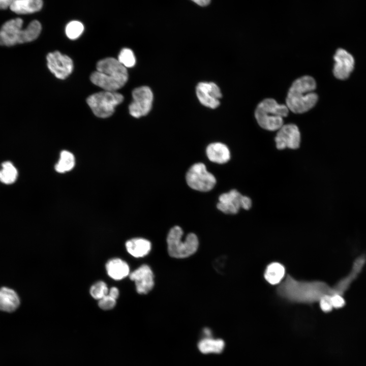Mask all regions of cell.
Listing matches in <instances>:
<instances>
[{"label": "cell", "mask_w": 366, "mask_h": 366, "mask_svg": "<svg viewBox=\"0 0 366 366\" xmlns=\"http://www.w3.org/2000/svg\"><path fill=\"white\" fill-rule=\"evenodd\" d=\"M277 293L290 301L301 303H313L326 295L338 294L334 287L324 282L299 281L289 275L280 284Z\"/></svg>", "instance_id": "6da1fadb"}, {"label": "cell", "mask_w": 366, "mask_h": 366, "mask_svg": "<svg viewBox=\"0 0 366 366\" xmlns=\"http://www.w3.org/2000/svg\"><path fill=\"white\" fill-rule=\"evenodd\" d=\"M96 68L97 71L91 74L90 79L93 83L105 90L115 92L128 80L127 68L114 58L100 60Z\"/></svg>", "instance_id": "7a4b0ae2"}, {"label": "cell", "mask_w": 366, "mask_h": 366, "mask_svg": "<svg viewBox=\"0 0 366 366\" xmlns=\"http://www.w3.org/2000/svg\"><path fill=\"white\" fill-rule=\"evenodd\" d=\"M316 86L314 79L304 76L295 80L288 91L286 105L295 113H302L309 111L316 104L317 94L314 92Z\"/></svg>", "instance_id": "3957f363"}, {"label": "cell", "mask_w": 366, "mask_h": 366, "mask_svg": "<svg viewBox=\"0 0 366 366\" xmlns=\"http://www.w3.org/2000/svg\"><path fill=\"white\" fill-rule=\"evenodd\" d=\"M23 20L20 18L6 21L0 28V45L12 46L35 40L40 35L42 26L37 20L32 21L22 29Z\"/></svg>", "instance_id": "277c9868"}, {"label": "cell", "mask_w": 366, "mask_h": 366, "mask_svg": "<svg viewBox=\"0 0 366 366\" xmlns=\"http://www.w3.org/2000/svg\"><path fill=\"white\" fill-rule=\"evenodd\" d=\"M288 111L286 105L280 104L274 99L267 98L258 105L255 116L261 128L276 131L283 125V118L287 116Z\"/></svg>", "instance_id": "5b68a950"}, {"label": "cell", "mask_w": 366, "mask_h": 366, "mask_svg": "<svg viewBox=\"0 0 366 366\" xmlns=\"http://www.w3.org/2000/svg\"><path fill=\"white\" fill-rule=\"evenodd\" d=\"M183 231L181 228L175 226L169 231L167 243L169 255L175 258H185L194 254L199 245L197 236L195 234H188L182 240Z\"/></svg>", "instance_id": "8992f818"}, {"label": "cell", "mask_w": 366, "mask_h": 366, "mask_svg": "<svg viewBox=\"0 0 366 366\" xmlns=\"http://www.w3.org/2000/svg\"><path fill=\"white\" fill-rule=\"evenodd\" d=\"M123 100V96L116 92L104 90L90 95L86 102L96 116L106 118L113 113Z\"/></svg>", "instance_id": "52a82bcc"}, {"label": "cell", "mask_w": 366, "mask_h": 366, "mask_svg": "<svg viewBox=\"0 0 366 366\" xmlns=\"http://www.w3.org/2000/svg\"><path fill=\"white\" fill-rule=\"evenodd\" d=\"M188 185L192 189L201 192H207L215 187L216 179L209 172L205 165L202 163L193 165L186 174Z\"/></svg>", "instance_id": "ba28073f"}, {"label": "cell", "mask_w": 366, "mask_h": 366, "mask_svg": "<svg viewBox=\"0 0 366 366\" xmlns=\"http://www.w3.org/2000/svg\"><path fill=\"white\" fill-rule=\"evenodd\" d=\"M251 206V199L236 190L221 194L217 205L219 210L226 214H236L240 208L248 210Z\"/></svg>", "instance_id": "9c48e42d"}, {"label": "cell", "mask_w": 366, "mask_h": 366, "mask_svg": "<svg viewBox=\"0 0 366 366\" xmlns=\"http://www.w3.org/2000/svg\"><path fill=\"white\" fill-rule=\"evenodd\" d=\"M133 101L129 106L130 114L135 118L146 115L150 111L153 101L150 88L143 86L135 88L132 92Z\"/></svg>", "instance_id": "30bf717a"}, {"label": "cell", "mask_w": 366, "mask_h": 366, "mask_svg": "<svg viewBox=\"0 0 366 366\" xmlns=\"http://www.w3.org/2000/svg\"><path fill=\"white\" fill-rule=\"evenodd\" d=\"M46 59L48 68L59 79H66L73 71V63L72 59L58 51L49 53Z\"/></svg>", "instance_id": "8fae6325"}, {"label": "cell", "mask_w": 366, "mask_h": 366, "mask_svg": "<svg viewBox=\"0 0 366 366\" xmlns=\"http://www.w3.org/2000/svg\"><path fill=\"white\" fill-rule=\"evenodd\" d=\"M276 147L278 149L286 148L296 149L300 143V134L294 124L283 125L278 130L275 137Z\"/></svg>", "instance_id": "7c38bea8"}, {"label": "cell", "mask_w": 366, "mask_h": 366, "mask_svg": "<svg viewBox=\"0 0 366 366\" xmlns=\"http://www.w3.org/2000/svg\"><path fill=\"white\" fill-rule=\"evenodd\" d=\"M196 95L203 105L212 109L219 106L222 97L220 88L214 82H200L196 87Z\"/></svg>", "instance_id": "4fadbf2b"}, {"label": "cell", "mask_w": 366, "mask_h": 366, "mask_svg": "<svg viewBox=\"0 0 366 366\" xmlns=\"http://www.w3.org/2000/svg\"><path fill=\"white\" fill-rule=\"evenodd\" d=\"M130 279L134 281L139 294L148 293L154 286L153 272L146 264H143L129 274Z\"/></svg>", "instance_id": "5bb4252c"}, {"label": "cell", "mask_w": 366, "mask_h": 366, "mask_svg": "<svg viewBox=\"0 0 366 366\" xmlns=\"http://www.w3.org/2000/svg\"><path fill=\"white\" fill-rule=\"evenodd\" d=\"M334 59V76L341 80L347 78L354 68V60L353 56L346 50L340 48L337 50Z\"/></svg>", "instance_id": "9a60e30c"}, {"label": "cell", "mask_w": 366, "mask_h": 366, "mask_svg": "<svg viewBox=\"0 0 366 366\" xmlns=\"http://www.w3.org/2000/svg\"><path fill=\"white\" fill-rule=\"evenodd\" d=\"M208 159L214 163L224 164L230 159V152L228 147L220 142L209 144L206 149Z\"/></svg>", "instance_id": "2e32d148"}, {"label": "cell", "mask_w": 366, "mask_h": 366, "mask_svg": "<svg viewBox=\"0 0 366 366\" xmlns=\"http://www.w3.org/2000/svg\"><path fill=\"white\" fill-rule=\"evenodd\" d=\"M108 276L115 280H120L130 274V269L126 262L116 258L109 260L106 264Z\"/></svg>", "instance_id": "e0dca14e"}, {"label": "cell", "mask_w": 366, "mask_h": 366, "mask_svg": "<svg viewBox=\"0 0 366 366\" xmlns=\"http://www.w3.org/2000/svg\"><path fill=\"white\" fill-rule=\"evenodd\" d=\"M128 252L136 258L143 257L150 251L151 245L147 239L143 238H134L126 243Z\"/></svg>", "instance_id": "ac0fdd59"}, {"label": "cell", "mask_w": 366, "mask_h": 366, "mask_svg": "<svg viewBox=\"0 0 366 366\" xmlns=\"http://www.w3.org/2000/svg\"><path fill=\"white\" fill-rule=\"evenodd\" d=\"M42 6V0H12L10 9L18 14H28L40 11Z\"/></svg>", "instance_id": "d6986e66"}, {"label": "cell", "mask_w": 366, "mask_h": 366, "mask_svg": "<svg viewBox=\"0 0 366 366\" xmlns=\"http://www.w3.org/2000/svg\"><path fill=\"white\" fill-rule=\"evenodd\" d=\"M19 304V299L17 293L8 288L0 289V310L12 312Z\"/></svg>", "instance_id": "ffe728a7"}, {"label": "cell", "mask_w": 366, "mask_h": 366, "mask_svg": "<svg viewBox=\"0 0 366 366\" xmlns=\"http://www.w3.org/2000/svg\"><path fill=\"white\" fill-rule=\"evenodd\" d=\"M285 268L281 263L273 262L267 265L264 272L265 280L271 285L280 284L284 279Z\"/></svg>", "instance_id": "44dd1931"}, {"label": "cell", "mask_w": 366, "mask_h": 366, "mask_svg": "<svg viewBox=\"0 0 366 366\" xmlns=\"http://www.w3.org/2000/svg\"><path fill=\"white\" fill-rule=\"evenodd\" d=\"M225 345V342L222 339L205 337L199 342L198 347L204 354L220 353L223 351Z\"/></svg>", "instance_id": "7402d4cb"}, {"label": "cell", "mask_w": 366, "mask_h": 366, "mask_svg": "<svg viewBox=\"0 0 366 366\" xmlns=\"http://www.w3.org/2000/svg\"><path fill=\"white\" fill-rule=\"evenodd\" d=\"M75 164V157L72 153L67 150H63L60 154L58 162L54 168L56 172L63 173L71 170Z\"/></svg>", "instance_id": "603a6c76"}, {"label": "cell", "mask_w": 366, "mask_h": 366, "mask_svg": "<svg viewBox=\"0 0 366 366\" xmlns=\"http://www.w3.org/2000/svg\"><path fill=\"white\" fill-rule=\"evenodd\" d=\"M18 175L17 170L13 164L9 161L2 163L0 169V181L5 184L15 181Z\"/></svg>", "instance_id": "cb8c5ba5"}, {"label": "cell", "mask_w": 366, "mask_h": 366, "mask_svg": "<svg viewBox=\"0 0 366 366\" xmlns=\"http://www.w3.org/2000/svg\"><path fill=\"white\" fill-rule=\"evenodd\" d=\"M84 26L81 22L78 21H72L66 27V34L71 40L78 38L82 34Z\"/></svg>", "instance_id": "d4e9b609"}, {"label": "cell", "mask_w": 366, "mask_h": 366, "mask_svg": "<svg viewBox=\"0 0 366 366\" xmlns=\"http://www.w3.org/2000/svg\"><path fill=\"white\" fill-rule=\"evenodd\" d=\"M117 60L125 67L131 68L136 63V58L132 50L129 48H123L120 52Z\"/></svg>", "instance_id": "484cf974"}, {"label": "cell", "mask_w": 366, "mask_h": 366, "mask_svg": "<svg viewBox=\"0 0 366 366\" xmlns=\"http://www.w3.org/2000/svg\"><path fill=\"white\" fill-rule=\"evenodd\" d=\"M108 288L106 284L102 281H98L93 285L90 289L91 296L96 299H100L108 293Z\"/></svg>", "instance_id": "4316f807"}, {"label": "cell", "mask_w": 366, "mask_h": 366, "mask_svg": "<svg viewBox=\"0 0 366 366\" xmlns=\"http://www.w3.org/2000/svg\"><path fill=\"white\" fill-rule=\"evenodd\" d=\"M116 304V299L108 294L99 300L98 306L102 310H109L113 309Z\"/></svg>", "instance_id": "83f0119b"}, {"label": "cell", "mask_w": 366, "mask_h": 366, "mask_svg": "<svg viewBox=\"0 0 366 366\" xmlns=\"http://www.w3.org/2000/svg\"><path fill=\"white\" fill-rule=\"evenodd\" d=\"M330 300L333 308H341L345 304V300L343 295L340 294L331 295Z\"/></svg>", "instance_id": "f1b7e54d"}, {"label": "cell", "mask_w": 366, "mask_h": 366, "mask_svg": "<svg viewBox=\"0 0 366 366\" xmlns=\"http://www.w3.org/2000/svg\"><path fill=\"white\" fill-rule=\"evenodd\" d=\"M330 296L326 295L319 301L321 309L325 313L329 312L333 309L330 300Z\"/></svg>", "instance_id": "f546056e"}, {"label": "cell", "mask_w": 366, "mask_h": 366, "mask_svg": "<svg viewBox=\"0 0 366 366\" xmlns=\"http://www.w3.org/2000/svg\"><path fill=\"white\" fill-rule=\"evenodd\" d=\"M108 294L115 299H116L119 296L118 289L115 287H111L109 290Z\"/></svg>", "instance_id": "4dcf8cb0"}, {"label": "cell", "mask_w": 366, "mask_h": 366, "mask_svg": "<svg viewBox=\"0 0 366 366\" xmlns=\"http://www.w3.org/2000/svg\"><path fill=\"white\" fill-rule=\"evenodd\" d=\"M12 0H0V9H7L11 4Z\"/></svg>", "instance_id": "1f68e13d"}, {"label": "cell", "mask_w": 366, "mask_h": 366, "mask_svg": "<svg viewBox=\"0 0 366 366\" xmlns=\"http://www.w3.org/2000/svg\"><path fill=\"white\" fill-rule=\"evenodd\" d=\"M197 5L200 6H206L208 5L210 0H191Z\"/></svg>", "instance_id": "d6a6232c"}, {"label": "cell", "mask_w": 366, "mask_h": 366, "mask_svg": "<svg viewBox=\"0 0 366 366\" xmlns=\"http://www.w3.org/2000/svg\"><path fill=\"white\" fill-rule=\"evenodd\" d=\"M203 333L205 335L206 337H211V331L208 328H205L203 330Z\"/></svg>", "instance_id": "836d02e7"}]
</instances>
